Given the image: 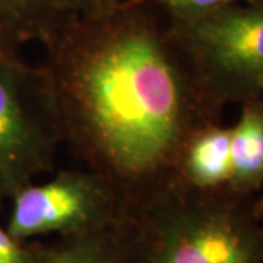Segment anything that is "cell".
Listing matches in <instances>:
<instances>
[{"instance_id":"obj_4","label":"cell","mask_w":263,"mask_h":263,"mask_svg":"<svg viewBox=\"0 0 263 263\" xmlns=\"http://www.w3.org/2000/svg\"><path fill=\"white\" fill-rule=\"evenodd\" d=\"M209 101L247 103L263 97V6L230 5L173 31Z\"/></svg>"},{"instance_id":"obj_2","label":"cell","mask_w":263,"mask_h":263,"mask_svg":"<svg viewBox=\"0 0 263 263\" xmlns=\"http://www.w3.org/2000/svg\"><path fill=\"white\" fill-rule=\"evenodd\" d=\"M124 263H263V228L245 196L177 179L126 209Z\"/></svg>"},{"instance_id":"obj_8","label":"cell","mask_w":263,"mask_h":263,"mask_svg":"<svg viewBox=\"0 0 263 263\" xmlns=\"http://www.w3.org/2000/svg\"><path fill=\"white\" fill-rule=\"evenodd\" d=\"M40 263H124V216L105 230L59 238Z\"/></svg>"},{"instance_id":"obj_6","label":"cell","mask_w":263,"mask_h":263,"mask_svg":"<svg viewBox=\"0 0 263 263\" xmlns=\"http://www.w3.org/2000/svg\"><path fill=\"white\" fill-rule=\"evenodd\" d=\"M177 177L199 192L227 190L231 179V127L208 124L190 138L183 151Z\"/></svg>"},{"instance_id":"obj_13","label":"cell","mask_w":263,"mask_h":263,"mask_svg":"<svg viewBox=\"0 0 263 263\" xmlns=\"http://www.w3.org/2000/svg\"><path fill=\"white\" fill-rule=\"evenodd\" d=\"M21 43L19 38L12 32L9 27L0 18V53L2 51H16V47Z\"/></svg>"},{"instance_id":"obj_11","label":"cell","mask_w":263,"mask_h":263,"mask_svg":"<svg viewBox=\"0 0 263 263\" xmlns=\"http://www.w3.org/2000/svg\"><path fill=\"white\" fill-rule=\"evenodd\" d=\"M168 8L177 19V24L202 18L226 6L234 5L237 0H158Z\"/></svg>"},{"instance_id":"obj_5","label":"cell","mask_w":263,"mask_h":263,"mask_svg":"<svg viewBox=\"0 0 263 263\" xmlns=\"http://www.w3.org/2000/svg\"><path fill=\"white\" fill-rule=\"evenodd\" d=\"M10 205L6 231L22 243L43 235L95 233L116 226L126 214L116 189L91 170L60 171L46 183H32Z\"/></svg>"},{"instance_id":"obj_3","label":"cell","mask_w":263,"mask_h":263,"mask_svg":"<svg viewBox=\"0 0 263 263\" xmlns=\"http://www.w3.org/2000/svg\"><path fill=\"white\" fill-rule=\"evenodd\" d=\"M63 142L51 81L44 66L18 51L0 53V208L54 170Z\"/></svg>"},{"instance_id":"obj_14","label":"cell","mask_w":263,"mask_h":263,"mask_svg":"<svg viewBox=\"0 0 263 263\" xmlns=\"http://www.w3.org/2000/svg\"><path fill=\"white\" fill-rule=\"evenodd\" d=\"M253 214L257 219H263V195L253 202Z\"/></svg>"},{"instance_id":"obj_9","label":"cell","mask_w":263,"mask_h":263,"mask_svg":"<svg viewBox=\"0 0 263 263\" xmlns=\"http://www.w3.org/2000/svg\"><path fill=\"white\" fill-rule=\"evenodd\" d=\"M70 13L69 0H0V18L19 41L32 37L47 41Z\"/></svg>"},{"instance_id":"obj_7","label":"cell","mask_w":263,"mask_h":263,"mask_svg":"<svg viewBox=\"0 0 263 263\" xmlns=\"http://www.w3.org/2000/svg\"><path fill=\"white\" fill-rule=\"evenodd\" d=\"M263 186V100L243 104L231 127V179L228 192L247 197Z\"/></svg>"},{"instance_id":"obj_10","label":"cell","mask_w":263,"mask_h":263,"mask_svg":"<svg viewBox=\"0 0 263 263\" xmlns=\"http://www.w3.org/2000/svg\"><path fill=\"white\" fill-rule=\"evenodd\" d=\"M46 246L22 243L0 227V263H40Z\"/></svg>"},{"instance_id":"obj_12","label":"cell","mask_w":263,"mask_h":263,"mask_svg":"<svg viewBox=\"0 0 263 263\" xmlns=\"http://www.w3.org/2000/svg\"><path fill=\"white\" fill-rule=\"evenodd\" d=\"M116 2L117 0H69L72 13L79 10L84 15L110 9V8L116 6Z\"/></svg>"},{"instance_id":"obj_1","label":"cell","mask_w":263,"mask_h":263,"mask_svg":"<svg viewBox=\"0 0 263 263\" xmlns=\"http://www.w3.org/2000/svg\"><path fill=\"white\" fill-rule=\"evenodd\" d=\"M69 21L48 38L47 70L63 142L126 208L174 183L190 138L216 105L174 34L120 18L116 6Z\"/></svg>"}]
</instances>
